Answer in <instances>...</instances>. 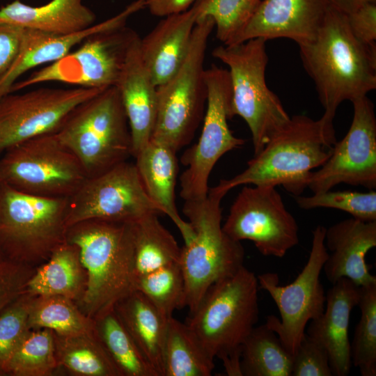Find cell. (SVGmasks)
<instances>
[{"instance_id":"5","label":"cell","mask_w":376,"mask_h":376,"mask_svg":"<svg viewBox=\"0 0 376 376\" xmlns=\"http://www.w3.org/2000/svg\"><path fill=\"white\" fill-rule=\"evenodd\" d=\"M54 134L76 156L88 178L132 156L129 123L116 86L78 105Z\"/></svg>"},{"instance_id":"18","label":"cell","mask_w":376,"mask_h":376,"mask_svg":"<svg viewBox=\"0 0 376 376\" xmlns=\"http://www.w3.org/2000/svg\"><path fill=\"white\" fill-rule=\"evenodd\" d=\"M329 7L327 0H260L230 45L253 38H288L299 45L313 40Z\"/></svg>"},{"instance_id":"40","label":"cell","mask_w":376,"mask_h":376,"mask_svg":"<svg viewBox=\"0 0 376 376\" xmlns=\"http://www.w3.org/2000/svg\"><path fill=\"white\" fill-rule=\"evenodd\" d=\"M29 310L17 306L0 317V364L6 366L26 334Z\"/></svg>"},{"instance_id":"11","label":"cell","mask_w":376,"mask_h":376,"mask_svg":"<svg viewBox=\"0 0 376 376\" xmlns=\"http://www.w3.org/2000/svg\"><path fill=\"white\" fill-rule=\"evenodd\" d=\"M207 102L203 125L196 143L180 157L186 169L180 177V196L185 201L202 199L208 193V180L218 160L245 141L229 129L232 88L228 70L212 65L205 70Z\"/></svg>"},{"instance_id":"32","label":"cell","mask_w":376,"mask_h":376,"mask_svg":"<svg viewBox=\"0 0 376 376\" xmlns=\"http://www.w3.org/2000/svg\"><path fill=\"white\" fill-rule=\"evenodd\" d=\"M134 286L168 318L173 316L175 310L186 306L180 263L165 265L136 278Z\"/></svg>"},{"instance_id":"6","label":"cell","mask_w":376,"mask_h":376,"mask_svg":"<svg viewBox=\"0 0 376 376\" xmlns=\"http://www.w3.org/2000/svg\"><path fill=\"white\" fill-rule=\"evenodd\" d=\"M266 41L253 38L236 45H222L212 53L228 67L232 88L230 118L239 116L246 123L254 155L290 119L279 97L266 84Z\"/></svg>"},{"instance_id":"44","label":"cell","mask_w":376,"mask_h":376,"mask_svg":"<svg viewBox=\"0 0 376 376\" xmlns=\"http://www.w3.org/2000/svg\"><path fill=\"white\" fill-rule=\"evenodd\" d=\"M242 348L222 354L219 357L223 362L225 370L229 376H242L241 370Z\"/></svg>"},{"instance_id":"8","label":"cell","mask_w":376,"mask_h":376,"mask_svg":"<svg viewBox=\"0 0 376 376\" xmlns=\"http://www.w3.org/2000/svg\"><path fill=\"white\" fill-rule=\"evenodd\" d=\"M258 277L244 266L213 283L187 324L208 352L219 358L241 349L258 320Z\"/></svg>"},{"instance_id":"3","label":"cell","mask_w":376,"mask_h":376,"mask_svg":"<svg viewBox=\"0 0 376 376\" xmlns=\"http://www.w3.org/2000/svg\"><path fill=\"white\" fill-rule=\"evenodd\" d=\"M88 272L84 301L99 316L134 290L133 222L82 221L68 228Z\"/></svg>"},{"instance_id":"26","label":"cell","mask_w":376,"mask_h":376,"mask_svg":"<svg viewBox=\"0 0 376 376\" xmlns=\"http://www.w3.org/2000/svg\"><path fill=\"white\" fill-rule=\"evenodd\" d=\"M114 310L158 376H164V353L170 318L136 290L119 300Z\"/></svg>"},{"instance_id":"30","label":"cell","mask_w":376,"mask_h":376,"mask_svg":"<svg viewBox=\"0 0 376 376\" xmlns=\"http://www.w3.org/2000/svg\"><path fill=\"white\" fill-rule=\"evenodd\" d=\"M100 318L103 347L120 375L158 376L123 325L114 307Z\"/></svg>"},{"instance_id":"42","label":"cell","mask_w":376,"mask_h":376,"mask_svg":"<svg viewBox=\"0 0 376 376\" xmlns=\"http://www.w3.org/2000/svg\"><path fill=\"white\" fill-rule=\"evenodd\" d=\"M25 29L0 24V77L11 67L21 49Z\"/></svg>"},{"instance_id":"45","label":"cell","mask_w":376,"mask_h":376,"mask_svg":"<svg viewBox=\"0 0 376 376\" xmlns=\"http://www.w3.org/2000/svg\"><path fill=\"white\" fill-rule=\"evenodd\" d=\"M330 6L336 10L349 15L363 5L369 2H375L376 0H327Z\"/></svg>"},{"instance_id":"34","label":"cell","mask_w":376,"mask_h":376,"mask_svg":"<svg viewBox=\"0 0 376 376\" xmlns=\"http://www.w3.org/2000/svg\"><path fill=\"white\" fill-rule=\"evenodd\" d=\"M53 339L47 329L27 334L6 366L20 375H43L54 367Z\"/></svg>"},{"instance_id":"9","label":"cell","mask_w":376,"mask_h":376,"mask_svg":"<svg viewBox=\"0 0 376 376\" xmlns=\"http://www.w3.org/2000/svg\"><path fill=\"white\" fill-rule=\"evenodd\" d=\"M87 178L80 162L54 133L26 140L0 155V181L29 194L69 198Z\"/></svg>"},{"instance_id":"2","label":"cell","mask_w":376,"mask_h":376,"mask_svg":"<svg viewBox=\"0 0 376 376\" xmlns=\"http://www.w3.org/2000/svg\"><path fill=\"white\" fill-rule=\"evenodd\" d=\"M334 127L321 118L295 115L247 162L246 168L214 187L226 194L242 185H282L299 196L306 187V179L329 157L336 143Z\"/></svg>"},{"instance_id":"22","label":"cell","mask_w":376,"mask_h":376,"mask_svg":"<svg viewBox=\"0 0 376 376\" xmlns=\"http://www.w3.org/2000/svg\"><path fill=\"white\" fill-rule=\"evenodd\" d=\"M360 295V286L347 278L340 279L326 294L323 313L310 321L306 331L327 350L334 376H346L351 370L348 329L352 311L358 306Z\"/></svg>"},{"instance_id":"25","label":"cell","mask_w":376,"mask_h":376,"mask_svg":"<svg viewBox=\"0 0 376 376\" xmlns=\"http://www.w3.org/2000/svg\"><path fill=\"white\" fill-rule=\"evenodd\" d=\"M95 18L82 0H51L40 6L14 0L0 8V24L55 35L87 29L94 24Z\"/></svg>"},{"instance_id":"43","label":"cell","mask_w":376,"mask_h":376,"mask_svg":"<svg viewBox=\"0 0 376 376\" xmlns=\"http://www.w3.org/2000/svg\"><path fill=\"white\" fill-rule=\"evenodd\" d=\"M196 0H146V8L150 14L164 17L188 10Z\"/></svg>"},{"instance_id":"37","label":"cell","mask_w":376,"mask_h":376,"mask_svg":"<svg viewBox=\"0 0 376 376\" xmlns=\"http://www.w3.org/2000/svg\"><path fill=\"white\" fill-rule=\"evenodd\" d=\"M295 201L304 210L333 208L346 212L357 219L376 221V192L373 190L366 193L328 190L311 196H296Z\"/></svg>"},{"instance_id":"24","label":"cell","mask_w":376,"mask_h":376,"mask_svg":"<svg viewBox=\"0 0 376 376\" xmlns=\"http://www.w3.org/2000/svg\"><path fill=\"white\" fill-rule=\"evenodd\" d=\"M178 152L170 146L151 139L137 155L135 166L150 198L167 215L180 230L185 244L194 233L188 221L183 220L175 203V188L178 173Z\"/></svg>"},{"instance_id":"4","label":"cell","mask_w":376,"mask_h":376,"mask_svg":"<svg viewBox=\"0 0 376 376\" xmlns=\"http://www.w3.org/2000/svg\"><path fill=\"white\" fill-rule=\"evenodd\" d=\"M225 195L212 187L204 198L184 203L182 212L194 233L192 240L182 248L180 258L185 305L190 313L213 283L244 266V247L222 228L221 202Z\"/></svg>"},{"instance_id":"39","label":"cell","mask_w":376,"mask_h":376,"mask_svg":"<svg viewBox=\"0 0 376 376\" xmlns=\"http://www.w3.org/2000/svg\"><path fill=\"white\" fill-rule=\"evenodd\" d=\"M327 350L305 334L293 356L291 376H332Z\"/></svg>"},{"instance_id":"35","label":"cell","mask_w":376,"mask_h":376,"mask_svg":"<svg viewBox=\"0 0 376 376\" xmlns=\"http://www.w3.org/2000/svg\"><path fill=\"white\" fill-rule=\"evenodd\" d=\"M54 329L69 336L82 334L86 329L84 318L63 296H42L30 307L28 324Z\"/></svg>"},{"instance_id":"1","label":"cell","mask_w":376,"mask_h":376,"mask_svg":"<svg viewBox=\"0 0 376 376\" xmlns=\"http://www.w3.org/2000/svg\"><path fill=\"white\" fill-rule=\"evenodd\" d=\"M303 66L313 81L328 126L338 106L376 88V45L358 40L345 14L329 6L315 38L299 45Z\"/></svg>"},{"instance_id":"13","label":"cell","mask_w":376,"mask_h":376,"mask_svg":"<svg viewBox=\"0 0 376 376\" xmlns=\"http://www.w3.org/2000/svg\"><path fill=\"white\" fill-rule=\"evenodd\" d=\"M136 33L126 26L93 33L61 58L15 82L10 93L47 82L86 88L116 86Z\"/></svg>"},{"instance_id":"38","label":"cell","mask_w":376,"mask_h":376,"mask_svg":"<svg viewBox=\"0 0 376 376\" xmlns=\"http://www.w3.org/2000/svg\"><path fill=\"white\" fill-rule=\"evenodd\" d=\"M65 365L75 373L91 376L117 375L119 372L103 345L77 346L63 355Z\"/></svg>"},{"instance_id":"12","label":"cell","mask_w":376,"mask_h":376,"mask_svg":"<svg viewBox=\"0 0 376 376\" xmlns=\"http://www.w3.org/2000/svg\"><path fill=\"white\" fill-rule=\"evenodd\" d=\"M68 200L29 194L0 181V242L23 256L52 254L66 242Z\"/></svg>"},{"instance_id":"41","label":"cell","mask_w":376,"mask_h":376,"mask_svg":"<svg viewBox=\"0 0 376 376\" xmlns=\"http://www.w3.org/2000/svg\"><path fill=\"white\" fill-rule=\"evenodd\" d=\"M354 36L363 43L372 45L376 40V1L369 2L346 15Z\"/></svg>"},{"instance_id":"7","label":"cell","mask_w":376,"mask_h":376,"mask_svg":"<svg viewBox=\"0 0 376 376\" xmlns=\"http://www.w3.org/2000/svg\"><path fill=\"white\" fill-rule=\"evenodd\" d=\"M214 28L210 17H198L181 67L157 86V115L151 139L177 152L190 143L204 117L207 102L204 63L207 40Z\"/></svg>"},{"instance_id":"27","label":"cell","mask_w":376,"mask_h":376,"mask_svg":"<svg viewBox=\"0 0 376 376\" xmlns=\"http://www.w3.org/2000/svg\"><path fill=\"white\" fill-rule=\"evenodd\" d=\"M158 215L148 214L133 222L134 280L165 265L180 263L182 248Z\"/></svg>"},{"instance_id":"17","label":"cell","mask_w":376,"mask_h":376,"mask_svg":"<svg viewBox=\"0 0 376 376\" xmlns=\"http://www.w3.org/2000/svg\"><path fill=\"white\" fill-rule=\"evenodd\" d=\"M354 115L350 129L318 170L311 171L306 187L313 193L331 190L344 183L376 188V118L366 96L352 102Z\"/></svg>"},{"instance_id":"23","label":"cell","mask_w":376,"mask_h":376,"mask_svg":"<svg viewBox=\"0 0 376 376\" xmlns=\"http://www.w3.org/2000/svg\"><path fill=\"white\" fill-rule=\"evenodd\" d=\"M200 12V0H196L186 11L164 17L141 38V56L156 86L169 80L181 67Z\"/></svg>"},{"instance_id":"20","label":"cell","mask_w":376,"mask_h":376,"mask_svg":"<svg viewBox=\"0 0 376 376\" xmlns=\"http://www.w3.org/2000/svg\"><path fill=\"white\" fill-rule=\"evenodd\" d=\"M140 40L136 33L116 84L129 123L134 157L151 140L157 115V86L142 60Z\"/></svg>"},{"instance_id":"33","label":"cell","mask_w":376,"mask_h":376,"mask_svg":"<svg viewBox=\"0 0 376 376\" xmlns=\"http://www.w3.org/2000/svg\"><path fill=\"white\" fill-rule=\"evenodd\" d=\"M360 320L350 343L352 363L362 376L376 375V284L361 287Z\"/></svg>"},{"instance_id":"36","label":"cell","mask_w":376,"mask_h":376,"mask_svg":"<svg viewBox=\"0 0 376 376\" xmlns=\"http://www.w3.org/2000/svg\"><path fill=\"white\" fill-rule=\"evenodd\" d=\"M260 0H200V17L209 16L214 22L216 37L229 45L243 30Z\"/></svg>"},{"instance_id":"31","label":"cell","mask_w":376,"mask_h":376,"mask_svg":"<svg viewBox=\"0 0 376 376\" xmlns=\"http://www.w3.org/2000/svg\"><path fill=\"white\" fill-rule=\"evenodd\" d=\"M79 261L77 247L65 242L29 282V290L41 296H72L79 285Z\"/></svg>"},{"instance_id":"16","label":"cell","mask_w":376,"mask_h":376,"mask_svg":"<svg viewBox=\"0 0 376 376\" xmlns=\"http://www.w3.org/2000/svg\"><path fill=\"white\" fill-rule=\"evenodd\" d=\"M104 89L44 87L2 97L0 154L26 140L55 133L78 105Z\"/></svg>"},{"instance_id":"21","label":"cell","mask_w":376,"mask_h":376,"mask_svg":"<svg viewBox=\"0 0 376 376\" xmlns=\"http://www.w3.org/2000/svg\"><path fill=\"white\" fill-rule=\"evenodd\" d=\"M324 243L330 251L322 270L332 284L347 278L360 287L376 284L365 257L376 246V221L353 217L326 228Z\"/></svg>"},{"instance_id":"10","label":"cell","mask_w":376,"mask_h":376,"mask_svg":"<svg viewBox=\"0 0 376 376\" xmlns=\"http://www.w3.org/2000/svg\"><path fill=\"white\" fill-rule=\"evenodd\" d=\"M325 231L322 226L313 230L308 259L292 283L279 285L278 274L272 272L257 276L259 289L269 293L281 317L269 315L265 325L276 334L293 355L306 334L308 322L318 318L324 310L326 294L320 276L329 254L324 243Z\"/></svg>"},{"instance_id":"14","label":"cell","mask_w":376,"mask_h":376,"mask_svg":"<svg viewBox=\"0 0 376 376\" xmlns=\"http://www.w3.org/2000/svg\"><path fill=\"white\" fill-rule=\"evenodd\" d=\"M161 214L147 194L135 164L125 161L87 178L68 200L67 228L89 220L134 222Z\"/></svg>"},{"instance_id":"28","label":"cell","mask_w":376,"mask_h":376,"mask_svg":"<svg viewBox=\"0 0 376 376\" xmlns=\"http://www.w3.org/2000/svg\"><path fill=\"white\" fill-rule=\"evenodd\" d=\"M214 357L187 324L169 320L164 353V376H210Z\"/></svg>"},{"instance_id":"19","label":"cell","mask_w":376,"mask_h":376,"mask_svg":"<svg viewBox=\"0 0 376 376\" xmlns=\"http://www.w3.org/2000/svg\"><path fill=\"white\" fill-rule=\"evenodd\" d=\"M146 0H136L116 15L84 30L63 35L25 29L19 54L0 77V98L10 93L13 84L28 71L61 58L91 35L126 26L128 19L146 8Z\"/></svg>"},{"instance_id":"46","label":"cell","mask_w":376,"mask_h":376,"mask_svg":"<svg viewBox=\"0 0 376 376\" xmlns=\"http://www.w3.org/2000/svg\"><path fill=\"white\" fill-rule=\"evenodd\" d=\"M1 155V154H0Z\"/></svg>"},{"instance_id":"29","label":"cell","mask_w":376,"mask_h":376,"mask_svg":"<svg viewBox=\"0 0 376 376\" xmlns=\"http://www.w3.org/2000/svg\"><path fill=\"white\" fill-rule=\"evenodd\" d=\"M293 356L265 324L255 327L242 346V376H291Z\"/></svg>"},{"instance_id":"15","label":"cell","mask_w":376,"mask_h":376,"mask_svg":"<svg viewBox=\"0 0 376 376\" xmlns=\"http://www.w3.org/2000/svg\"><path fill=\"white\" fill-rule=\"evenodd\" d=\"M244 187L222 228L232 239L253 242L265 256L283 258L298 244L299 227L272 185Z\"/></svg>"}]
</instances>
